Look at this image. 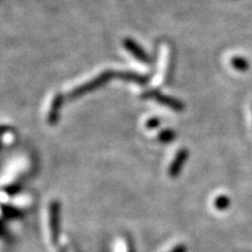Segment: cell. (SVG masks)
Returning a JSON list of instances; mask_svg holds the SVG:
<instances>
[{
	"mask_svg": "<svg viewBox=\"0 0 252 252\" xmlns=\"http://www.w3.org/2000/svg\"><path fill=\"white\" fill-rule=\"evenodd\" d=\"M2 214L6 216H8L9 219H17V217H21L24 215L23 210L18 209L13 206H7V204H4L2 206Z\"/></svg>",
	"mask_w": 252,
	"mask_h": 252,
	"instance_id": "30bf717a",
	"label": "cell"
},
{
	"mask_svg": "<svg viewBox=\"0 0 252 252\" xmlns=\"http://www.w3.org/2000/svg\"><path fill=\"white\" fill-rule=\"evenodd\" d=\"M115 76V72L111 71V70H106L102 72V74H99L98 76L93 78V80L86 82V83L81 84V86H78L75 88V89H72L70 93H69L68 97L69 98H78V97L83 96V94H86L88 93H90V91L93 90H96L98 89V88L103 87L104 84L106 83V82L111 80V78Z\"/></svg>",
	"mask_w": 252,
	"mask_h": 252,
	"instance_id": "6da1fadb",
	"label": "cell"
},
{
	"mask_svg": "<svg viewBox=\"0 0 252 252\" xmlns=\"http://www.w3.org/2000/svg\"><path fill=\"white\" fill-rule=\"evenodd\" d=\"M61 229V204L59 201H52L49 204V230L53 244H58Z\"/></svg>",
	"mask_w": 252,
	"mask_h": 252,
	"instance_id": "3957f363",
	"label": "cell"
},
{
	"mask_svg": "<svg viewBox=\"0 0 252 252\" xmlns=\"http://www.w3.org/2000/svg\"><path fill=\"white\" fill-rule=\"evenodd\" d=\"M63 100H64V97L61 93H58L54 96V98L52 100V104H50L48 116H47V122H48L49 125H56L59 122L60 118V110L62 108Z\"/></svg>",
	"mask_w": 252,
	"mask_h": 252,
	"instance_id": "8992f818",
	"label": "cell"
},
{
	"mask_svg": "<svg viewBox=\"0 0 252 252\" xmlns=\"http://www.w3.org/2000/svg\"><path fill=\"white\" fill-rule=\"evenodd\" d=\"M189 157V152L187 149H180L176 152L174 159L171 165H169V169H168V175L171 176L172 179H176L182 171V167L186 163V161L188 160Z\"/></svg>",
	"mask_w": 252,
	"mask_h": 252,
	"instance_id": "277c9868",
	"label": "cell"
},
{
	"mask_svg": "<svg viewBox=\"0 0 252 252\" xmlns=\"http://www.w3.org/2000/svg\"><path fill=\"white\" fill-rule=\"evenodd\" d=\"M160 126V119L157 117L150 118L149 121L146 122V127L150 128V130H154V128H158Z\"/></svg>",
	"mask_w": 252,
	"mask_h": 252,
	"instance_id": "4fadbf2b",
	"label": "cell"
},
{
	"mask_svg": "<svg viewBox=\"0 0 252 252\" xmlns=\"http://www.w3.org/2000/svg\"><path fill=\"white\" fill-rule=\"evenodd\" d=\"M230 204H231V201H230V198L226 196V195H220V196L216 197L215 201H214V207H215L217 210H220V212L229 209Z\"/></svg>",
	"mask_w": 252,
	"mask_h": 252,
	"instance_id": "9c48e42d",
	"label": "cell"
},
{
	"mask_svg": "<svg viewBox=\"0 0 252 252\" xmlns=\"http://www.w3.org/2000/svg\"><path fill=\"white\" fill-rule=\"evenodd\" d=\"M20 190H21V186L18 184H12L9 186H6L4 188V191L7 195H9V196H14V195H17Z\"/></svg>",
	"mask_w": 252,
	"mask_h": 252,
	"instance_id": "7c38bea8",
	"label": "cell"
},
{
	"mask_svg": "<svg viewBox=\"0 0 252 252\" xmlns=\"http://www.w3.org/2000/svg\"><path fill=\"white\" fill-rule=\"evenodd\" d=\"M141 97L145 99H153L156 100L157 103L161 104L163 106H167V108L174 110V111H182L184 110V104L180 102L179 99L174 98V97L166 96L165 94H162L161 91L158 89H150L146 90L145 93L141 94Z\"/></svg>",
	"mask_w": 252,
	"mask_h": 252,
	"instance_id": "7a4b0ae2",
	"label": "cell"
},
{
	"mask_svg": "<svg viewBox=\"0 0 252 252\" xmlns=\"http://www.w3.org/2000/svg\"><path fill=\"white\" fill-rule=\"evenodd\" d=\"M123 46H124V48L127 50L130 54L133 55L138 61L146 63V64L151 62L149 54H147V53L145 52V50L141 48V47L138 45L134 40L130 39V37H126V39L123 40Z\"/></svg>",
	"mask_w": 252,
	"mask_h": 252,
	"instance_id": "5b68a950",
	"label": "cell"
},
{
	"mask_svg": "<svg viewBox=\"0 0 252 252\" xmlns=\"http://www.w3.org/2000/svg\"><path fill=\"white\" fill-rule=\"evenodd\" d=\"M175 137L176 134L173 130H162L159 134H158V139H159V141L165 144L172 143V141L175 139Z\"/></svg>",
	"mask_w": 252,
	"mask_h": 252,
	"instance_id": "8fae6325",
	"label": "cell"
},
{
	"mask_svg": "<svg viewBox=\"0 0 252 252\" xmlns=\"http://www.w3.org/2000/svg\"><path fill=\"white\" fill-rule=\"evenodd\" d=\"M115 76L121 78V80L133 82V83H137V84H141V86L147 84L150 81L149 75L138 74V72H134V71H118V72H115Z\"/></svg>",
	"mask_w": 252,
	"mask_h": 252,
	"instance_id": "52a82bcc",
	"label": "cell"
},
{
	"mask_svg": "<svg viewBox=\"0 0 252 252\" xmlns=\"http://www.w3.org/2000/svg\"><path fill=\"white\" fill-rule=\"evenodd\" d=\"M187 247L185 244H178L176 247H174L169 252H187Z\"/></svg>",
	"mask_w": 252,
	"mask_h": 252,
	"instance_id": "5bb4252c",
	"label": "cell"
},
{
	"mask_svg": "<svg viewBox=\"0 0 252 252\" xmlns=\"http://www.w3.org/2000/svg\"><path fill=\"white\" fill-rule=\"evenodd\" d=\"M230 62H231L232 68L238 71H247L250 68L248 60L245 58H242V56H234Z\"/></svg>",
	"mask_w": 252,
	"mask_h": 252,
	"instance_id": "ba28073f",
	"label": "cell"
}]
</instances>
